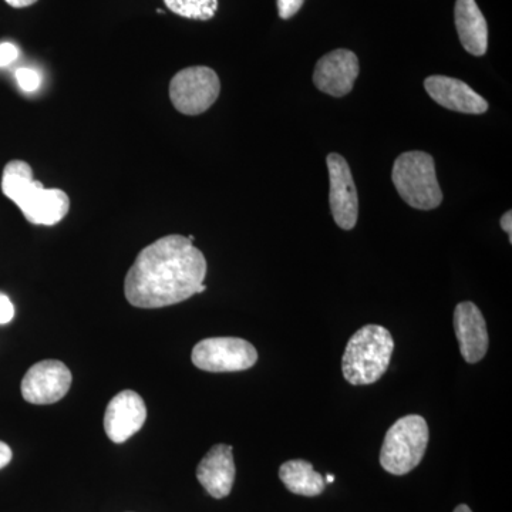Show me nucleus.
<instances>
[{"label":"nucleus","mask_w":512,"mask_h":512,"mask_svg":"<svg viewBox=\"0 0 512 512\" xmlns=\"http://www.w3.org/2000/svg\"><path fill=\"white\" fill-rule=\"evenodd\" d=\"M205 276L207 259L194 242L167 235L138 254L128 269L124 295L136 308H165L197 295Z\"/></svg>","instance_id":"1"},{"label":"nucleus","mask_w":512,"mask_h":512,"mask_svg":"<svg viewBox=\"0 0 512 512\" xmlns=\"http://www.w3.org/2000/svg\"><path fill=\"white\" fill-rule=\"evenodd\" d=\"M2 192L18 205L23 217L33 225L53 227L64 220L70 210V198L59 188H45L33 178L26 161L12 160L3 168Z\"/></svg>","instance_id":"2"},{"label":"nucleus","mask_w":512,"mask_h":512,"mask_svg":"<svg viewBox=\"0 0 512 512\" xmlns=\"http://www.w3.org/2000/svg\"><path fill=\"white\" fill-rule=\"evenodd\" d=\"M393 336L379 325L357 330L346 346L342 360L343 376L353 386H367L382 379L392 360Z\"/></svg>","instance_id":"3"},{"label":"nucleus","mask_w":512,"mask_h":512,"mask_svg":"<svg viewBox=\"0 0 512 512\" xmlns=\"http://www.w3.org/2000/svg\"><path fill=\"white\" fill-rule=\"evenodd\" d=\"M392 180L403 201L416 210H434L443 201L434 158L424 151L399 156L394 161Z\"/></svg>","instance_id":"4"},{"label":"nucleus","mask_w":512,"mask_h":512,"mask_svg":"<svg viewBox=\"0 0 512 512\" xmlns=\"http://www.w3.org/2000/svg\"><path fill=\"white\" fill-rule=\"evenodd\" d=\"M429 426L419 414H409L387 430L380 464L393 476H404L419 466L429 446Z\"/></svg>","instance_id":"5"},{"label":"nucleus","mask_w":512,"mask_h":512,"mask_svg":"<svg viewBox=\"0 0 512 512\" xmlns=\"http://www.w3.org/2000/svg\"><path fill=\"white\" fill-rule=\"evenodd\" d=\"M221 93L218 74L207 66H192L175 74L170 83V100L185 116H200Z\"/></svg>","instance_id":"6"},{"label":"nucleus","mask_w":512,"mask_h":512,"mask_svg":"<svg viewBox=\"0 0 512 512\" xmlns=\"http://www.w3.org/2000/svg\"><path fill=\"white\" fill-rule=\"evenodd\" d=\"M191 360L195 367L205 372H242L255 365L258 352L248 340L210 338L201 340L194 346Z\"/></svg>","instance_id":"7"},{"label":"nucleus","mask_w":512,"mask_h":512,"mask_svg":"<svg viewBox=\"0 0 512 512\" xmlns=\"http://www.w3.org/2000/svg\"><path fill=\"white\" fill-rule=\"evenodd\" d=\"M72 382V372L63 362L43 360L26 372L20 389L26 402L43 406L62 400L69 393Z\"/></svg>","instance_id":"8"},{"label":"nucleus","mask_w":512,"mask_h":512,"mask_svg":"<svg viewBox=\"0 0 512 512\" xmlns=\"http://www.w3.org/2000/svg\"><path fill=\"white\" fill-rule=\"evenodd\" d=\"M326 163L329 170V202L333 220L338 227L350 231L356 227L359 217V200L352 171L348 161L340 154H329Z\"/></svg>","instance_id":"9"},{"label":"nucleus","mask_w":512,"mask_h":512,"mask_svg":"<svg viewBox=\"0 0 512 512\" xmlns=\"http://www.w3.org/2000/svg\"><path fill=\"white\" fill-rule=\"evenodd\" d=\"M147 406L133 390H123L110 400L104 413V430L113 443L121 444L143 429Z\"/></svg>","instance_id":"10"},{"label":"nucleus","mask_w":512,"mask_h":512,"mask_svg":"<svg viewBox=\"0 0 512 512\" xmlns=\"http://www.w3.org/2000/svg\"><path fill=\"white\" fill-rule=\"evenodd\" d=\"M359 59L346 49L333 50L316 63L313 83L320 92L333 97L349 94L359 77Z\"/></svg>","instance_id":"11"},{"label":"nucleus","mask_w":512,"mask_h":512,"mask_svg":"<svg viewBox=\"0 0 512 512\" xmlns=\"http://www.w3.org/2000/svg\"><path fill=\"white\" fill-rule=\"evenodd\" d=\"M454 330L461 356L467 363H478L488 350L487 323L473 302L458 303L454 311Z\"/></svg>","instance_id":"12"},{"label":"nucleus","mask_w":512,"mask_h":512,"mask_svg":"<svg viewBox=\"0 0 512 512\" xmlns=\"http://www.w3.org/2000/svg\"><path fill=\"white\" fill-rule=\"evenodd\" d=\"M431 99L451 111L464 114H484L487 100L474 92L467 83L447 76H430L424 82Z\"/></svg>","instance_id":"13"},{"label":"nucleus","mask_w":512,"mask_h":512,"mask_svg":"<svg viewBox=\"0 0 512 512\" xmlns=\"http://www.w3.org/2000/svg\"><path fill=\"white\" fill-rule=\"evenodd\" d=\"M197 478L212 498L222 500L231 494L235 481V463L232 447L217 444L208 451L197 467Z\"/></svg>","instance_id":"14"},{"label":"nucleus","mask_w":512,"mask_h":512,"mask_svg":"<svg viewBox=\"0 0 512 512\" xmlns=\"http://www.w3.org/2000/svg\"><path fill=\"white\" fill-rule=\"evenodd\" d=\"M454 18L464 49L473 56H484L488 49V26L476 0H457Z\"/></svg>","instance_id":"15"},{"label":"nucleus","mask_w":512,"mask_h":512,"mask_svg":"<svg viewBox=\"0 0 512 512\" xmlns=\"http://www.w3.org/2000/svg\"><path fill=\"white\" fill-rule=\"evenodd\" d=\"M279 478L292 494L318 497L325 491V478L306 460L286 461L279 468Z\"/></svg>","instance_id":"16"},{"label":"nucleus","mask_w":512,"mask_h":512,"mask_svg":"<svg viewBox=\"0 0 512 512\" xmlns=\"http://www.w3.org/2000/svg\"><path fill=\"white\" fill-rule=\"evenodd\" d=\"M165 6L181 16L190 20H211L218 10V0H164Z\"/></svg>","instance_id":"17"},{"label":"nucleus","mask_w":512,"mask_h":512,"mask_svg":"<svg viewBox=\"0 0 512 512\" xmlns=\"http://www.w3.org/2000/svg\"><path fill=\"white\" fill-rule=\"evenodd\" d=\"M16 82H18L20 89L23 92H35L39 89L40 83H42V76L35 69L30 67H20L15 73Z\"/></svg>","instance_id":"18"},{"label":"nucleus","mask_w":512,"mask_h":512,"mask_svg":"<svg viewBox=\"0 0 512 512\" xmlns=\"http://www.w3.org/2000/svg\"><path fill=\"white\" fill-rule=\"evenodd\" d=\"M281 19H291L301 10L305 0H276Z\"/></svg>","instance_id":"19"},{"label":"nucleus","mask_w":512,"mask_h":512,"mask_svg":"<svg viewBox=\"0 0 512 512\" xmlns=\"http://www.w3.org/2000/svg\"><path fill=\"white\" fill-rule=\"evenodd\" d=\"M15 318V305L6 293L0 292V325H8Z\"/></svg>","instance_id":"20"},{"label":"nucleus","mask_w":512,"mask_h":512,"mask_svg":"<svg viewBox=\"0 0 512 512\" xmlns=\"http://www.w3.org/2000/svg\"><path fill=\"white\" fill-rule=\"evenodd\" d=\"M18 57V47L13 45V43H2L0 45V67L9 66V64L16 62Z\"/></svg>","instance_id":"21"},{"label":"nucleus","mask_w":512,"mask_h":512,"mask_svg":"<svg viewBox=\"0 0 512 512\" xmlns=\"http://www.w3.org/2000/svg\"><path fill=\"white\" fill-rule=\"evenodd\" d=\"M12 457V448L8 444L3 443V441H0V470L8 466L10 461H12Z\"/></svg>","instance_id":"22"},{"label":"nucleus","mask_w":512,"mask_h":512,"mask_svg":"<svg viewBox=\"0 0 512 512\" xmlns=\"http://www.w3.org/2000/svg\"><path fill=\"white\" fill-rule=\"evenodd\" d=\"M501 228L507 232L508 237H510V242H512V212H505L503 218H501Z\"/></svg>","instance_id":"23"},{"label":"nucleus","mask_w":512,"mask_h":512,"mask_svg":"<svg viewBox=\"0 0 512 512\" xmlns=\"http://www.w3.org/2000/svg\"><path fill=\"white\" fill-rule=\"evenodd\" d=\"M8 5L12 6V8L22 9L28 8V6L35 5L37 0H5Z\"/></svg>","instance_id":"24"},{"label":"nucleus","mask_w":512,"mask_h":512,"mask_svg":"<svg viewBox=\"0 0 512 512\" xmlns=\"http://www.w3.org/2000/svg\"><path fill=\"white\" fill-rule=\"evenodd\" d=\"M454 512H473V511H471V508L468 507V505L460 504V505H458L456 510H454Z\"/></svg>","instance_id":"25"},{"label":"nucleus","mask_w":512,"mask_h":512,"mask_svg":"<svg viewBox=\"0 0 512 512\" xmlns=\"http://www.w3.org/2000/svg\"><path fill=\"white\" fill-rule=\"evenodd\" d=\"M333 481H335V477L332 476V474H328V476H326V480H325V483H333Z\"/></svg>","instance_id":"26"},{"label":"nucleus","mask_w":512,"mask_h":512,"mask_svg":"<svg viewBox=\"0 0 512 512\" xmlns=\"http://www.w3.org/2000/svg\"><path fill=\"white\" fill-rule=\"evenodd\" d=\"M205 291H207V286H205L204 284H202V285L200 286V289H198V293H202V292H205Z\"/></svg>","instance_id":"27"}]
</instances>
